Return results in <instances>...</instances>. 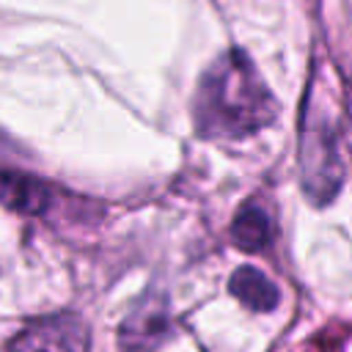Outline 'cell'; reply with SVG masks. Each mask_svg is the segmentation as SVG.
<instances>
[{
    "instance_id": "cell-2",
    "label": "cell",
    "mask_w": 352,
    "mask_h": 352,
    "mask_svg": "<svg viewBox=\"0 0 352 352\" xmlns=\"http://www.w3.org/2000/svg\"><path fill=\"white\" fill-rule=\"evenodd\" d=\"M300 173L302 190L314 204H327L341 187V162L336 148V135L322 116L305 113L300 132Z\"/></svg>"
},
{
    "instance_id": "cell-1",
    "label": "cell",
    "mask_w": 352,
    "mask_h": 352,
    "mask_svg": "<svg viewBox=\"0 0 352 352\" xmlns=\"http://www.w3.org/2000/svg\"><path fill=\"white\" fill-rule=\"evenodd\" d=\"M278 102L242 50L223 52L201 77L192 121L201 138H248L270 126Z\"/></svg>"
},
{
    "instance_id": "cell-4",
    "label": "cell",
    "mask_w": 352,
    "mask_h": 352,
    "mask_svg": "<svg viewBox=\"0 0 352 352\" xmlns=\"http://www.w3.org/2000/svg\"><path fill=\"white\" fill-rule=\"evenodd\" d=\"M85 327L74 316H50L28 324L8 352H85Z\"/></svg>"
},
{
    "instance_id": "cell-7",
    "label": "cell",
    "mask_w": 352,
    "mask_h": 352,
    "mask_svg": "<svg viewBox=\"0 0 352 352\" xmlns=\"http://www.w3.org/2000/svg\"><path fill=\"white\" fill-rule=\"evenodd\" d=\"M231 239L242 250H264L272 242L270 214L258 204H245L231 223Z\"/></svg>"
},
{
    "instance_id": "cell-5",
    "label": "cell",
    "mask_w": 352,
    "mask_h": 352,
    "mask_svg": "<svg viewBox=\"0 0 352 352\" xmlns=\"http://www.w3.org/2000/svg\"><path fill=\"white\" fill-rule=\"evenodd\" d=\"M0 204L19 214H41L52 204V190L22 170H0Z\"/></svg>"
},
{
    "instance_id": "cell-6",
    "label": "cell",
    "mask_w": 352,
    "mask_h": 352,
    "mask_svg": "<svg viewBox=\"0 0 352 352\" xmlns=\"http://www.w3.org/2000/svg\"><path fill=\"white\" fill-rule=\"evenodd\" d=\"M228 292L250 311H272L278 305L275 283L256 267H239L228 278Z\"/></svg>"
},
{
    "instance_id": "cell-3",
    "label": "cell",
    "mask_w": 352,
    "mask_h": 352,
    "mask_svg": "<svg viewBox=\"0 0 352 352\" xmlns=\"http://www.w3.org/2000/svg\"><path fill=\"white\" fill-rule=\"evenodd\" d=\"M170 333V316L162 297L140 300L118 327L121 352H154Z\"/></svg>"
}]
</instances>
